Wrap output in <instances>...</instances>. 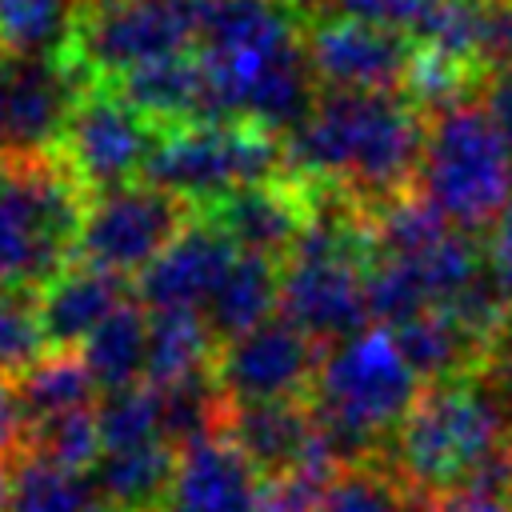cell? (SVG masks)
Segmentation results:
<instances>
[{
    "instance_id": "obj_1",
    "label": "cell",
    "mask_w": 512,
    "mask_h": 512,
    "mask_svg": "<svg viewBox=\"0 0 512 512\" xmlns=\"http://www.w3.org/2000/svg\"><path fill=\"white\" fill-rule=\"evenodd\" d=\"M428 112L404 92H320L284 140L288 172L352 196L372 216L416 192Z\"/></svg>"
},
{
    "instance_id": "obj_2",
    "label": "cell",
    "mask_w": 512,
    "mask_h": 512,
    "mask_svg": "<svg viewBox=\"0 0 512 512\" xmlns=\"http://www.w3.org/2000/svg\"><path fill=\"white\" fill-rule=\"evenodd\" d=\"M92 192L60 148H0V292L40 300L80 264Z\"/></svg>"
},
{
    "instance_id": "obj_3",
    "label": "cell",
    "mask_w": 512,
    "mask_h": 512,
    "mask_svg": "<svg viewBox=\"0 0 512 512\" xmlns=\"http://www.w3.org/2000/svg\"><path fill=\"white\" fill-rule=\"evenodd\" d=\"M512 444V372L484 364L472 376L424 384L388 444L392 472L428 496L468 484Z\"/></svg>"
},
{
    "instance_id": "obj_4",
    "label": "cell",
    "mask_w": 512,
    "mask_h": 512,
    "mask_svg": "<svg viewBox=\"0 0 512 512\" xmlns=\"http://www.w3.org/2000/svg\"><path fill=\"white\" fill-rule=\"evenodd\" d=\"M420 392L424 380L404 360L396 336L372 324L324 352L308 408L340 464H368L388 456Z\"/></svg>"
},
{
    "instance_id": "obj_5",
    "label": "cell",
    "mask_w": 512,
    "mask_h": 512,
    "mask_svg": "<svg viewBox=\"0 0 512 512\" xmlns=\"http://www.w3.org/2000/svg\"><path fill=\"white\" fill-rule=\"evenodd\" d=\"M416 192L456 228L488 232L512 200V148L480 100L428 116Z\"/></svg>"
},
{
    "instance_id": "obj_6",
    "label": "cell",
    "mask_w": 512,
    "mask_h": 512,
    "mask_svg": "<svg viewBox=\"0 0 512 512\" xmlns=\"http://www.w3.org/2000/svg\"><path fill=\"white\" fill-rule=\"evenodd\" d=\"M288 172L284 140L248 120H208L168 128L140 180L192 200L200 212L224 196Z\"/></svg>"
},
{
    "instance_id": "obj_7",
    "label": "cell",
    "mask_w": 512,
    "mask_h": 512,
    "mask_svg": "<svg viewBox=\"0 0 512 512\" xmlns=\"http://www.w3.org/2000/svg\"><path fill=\"white\" fill-rule=\"evenodd\" d=\"M204 0H96L84 4L72 60L112 84L144 64L196 52Z\"/></svg>"
},
{
    "instance_id": "obj_8",
    "label": "cell",
    "mask_w": 512,
    "mask_h": 512,
    "mask_svg": "<svg viewBox=\"0 0 512 512\" xmlns=\"http://www.w3.org/2000/svg\"><path fill=\"white\" fill-rule=\"evenodd\" d=\"M200 208L168 188L148 180H132L92 196L80 264L116 272L124 280H140L192 224Z\"/></svg>"
},
{
    "instance_id": "obj_9",
    "label": "cell",
    "mask_w": 512,
    "mask_h": 512,
    "mask_svg": "<svg viewBox=\"0 0 512 512\" xmlns=\"http://www.w3.org/2000/svg\"><path fill=\"white\" fill-rule=\"evenodd\" d=\"M164 132L168 128L136 112L112 84H88L72 104L56 148L96 196L140 180Z\"/></svg>"
},
{
    "instance_id": "obj_10",
    "label": "cell",
    "mask_w": 512,
    "mask_h": 512,
    "mask_svg": "<svg viewBox=\"0 0 512 512\" xmlns=\"http://www.w3.org/2000/svg\"><path fill=\"white\" fill-rule=\"evenodd\" d=\"M324 352V344H316L308 332L276 312L252 332L220 344L212 356V376L224 388L228 404L308 400Z\"/></svg>"
},
{
    "instance_id": "obj_11",
    "label": "cell",
    "mask_w": 512,
    "mask_h": 512,
    "mask_svg": "<svg viewBox=\"0 0 512 512\" xmlns=\"http://www.w3.org/2000/svg\"><path fill=\"white\" fill-rule=\"evenodd\" d=\"M308 64L320 92H392L404 88L416 40L400 28L356 20V16H316L304 28Z\"/></svg>"
},
{
    "instance_id": "obj_12",
    "label": "cell",
    "mask_w": 512,
    "mask_h": 512,
    "mask_svg": "<svg viewBox=\"0 0 512 512\" xmlns=\"http://www.w3.org/2000/svg\"><path fill=\"white\" fill-rule=\"evenodd\" d=\"M160 512H268V480L228 432L176 452Z\"/></svg>"
},
{
    "instance_id": "obj_13",
    "label": "cell",
    "mask_w": 512,
    "mask_h": 512,
    "mask_svg": "<svg viewBox=\"0 0 512 512\" xmlns=\"http://www.w3.org/2000/svg\"><path fill=\"white\" fill-rule=\"evenodd\" d=\"M200 216L212 220L240 252L284 264V256L296 248V240L312 220V200H308V184L296 172H284L276 180H260L224 196Z\"/></svg>"
},
{
    "instance_id": "obj_14",
    "label": "cell",
    "mask_w": 512,
    "mask_h": 512,
    "mask_svg": "<svg viewBox=\"0 0 512 512\" xmlns=\"http://www.w3.org/2000/svg\"><path fill=\"white\" fill-rule=\"evenodd\" d=\"M224 432L240 444V452L260 468L264 480H280L300 468H344L324 444L308 400L232 404Z\"/></svg>"
},
{
    "instance_id": "obj_15",
    "label": "cell",
    "mask_w": 512,
    "mask_h": 512,
    "mask_svg": "<svg viewBox=\"0 0 512 512\" xmlns=\"http://www.w3.org/2000/svg\"><path fill=\"white\" fill-rule=\"evenodd\" d=\"M240 248L212 224L196 220L140 280H136V300L148 312H204L228 268L236 264Z\"/></svg>"
},
{
    "instance_id": "obj_16",
    "label": "cell",
    "mask_w": 512,
    "mask_h": 512,
    "mask_svg": "<svg viewBox=\"0 0 512 512\" xmlns=\"http://www.w3.org/2000/svg\"><path fill=\"white\" fill-rule=\"evenodd\" d=\"M128 300H136L132 280H124L116 272H104V268H92V264H76L64 280H56L36 300L48 348L52 352H76Z\"/></svg>"
},
{
    "instance_id": "obj_17",
    "label": "cell",
    "mask_w": 512,
    "mask_h": 512,
    "mask_svg": "<svg viewBox=\"0 0 512 512\" xmlns=\"http://www.w3.org/2000/svg\"><path fill=\"white\" fill-rule=\"evenodd\" d=\"M388 332L396 336L404 360L412 364V372L424 384L472 376L488 360V348L448 308H424L420 316H412V320H404L400 328H388Z\"/></svg>"
},
{
    "instance_id": "obj_18",
    "label": "cell",
    "mask_w": 512,
    "mask_h": 512,
    "mask_svg": "<svg viewBox=\"0 0 512 512\" xmlns=\"http://www.w3.org/2000/svg\"><path fill=\"white\" fill-rule=\"evenodd\" d=\"M276 308H280V264L240 252L200 316L220 348V344L252 332L268 316H276Z\"/></svg>"
},
{
    "instance_id": "obj_19",
    "label": "cell",
    "mask_w": 512,
    "mask_h": 512,
    "mask_svg": "<svg viewBox=\"0 0 512 512\" xmlns=\"http://www.w3.org/2000/svg\"><path fill=\"white\" fill-rule=\"evenodd\" d=\"M172 472H176V448L168 440H152L140 448L104 452L88 480L100 500L124 512H160Z\"/></svg>"
},
{
    "instance_id": "obj_20",
    "label": "cell",
    "mask_w": 512,
    "mask_h": 512,
    "mask_svg": "<svg viewBox=\"0 0 512 512\" xmlns=\"http://www.w3.org/2000/svg\"><path fill=\"white\" fill-rule=\"evenodd\" d=\"M84 0H0L4 60H68Z\"/></svg>"
},
{
    "instance_id": "obj_21",
    "label": "cell",
    "mask_w": 512,
    "mask_h": 512,
    "mask_svg": "<svg viewBox=\"0 0 512 512\" xmlns=\"http://www.w3.org/2000/svg\"><path fill=\"white\" fill-rule=\"evenodd\" d=\"M100 392H116L144 380L148 368V308L128 300L76 348Z\"/></svg>"
},
{
    "instance_id": "obj_22",
    "label": "cell",
    "mask_w": 512,
    "mask_h": 512,
    "mask_svg": "<svg viewBox=\"0 0 512 512\" xmlns=\"http://www.w3.org/2000/svg\"><path fill=\"white\" fill-rule=\"evenodd\" d=\"M216 340L200 312H148V368L144 384L172 388L212 368Z\"/></svg>"
},
{
    "instance_id": "obj_23",
    "label": "cell",
    "mask_w": 512,
    "mask_h": 512,
    "mask_svg": "<svg viewBox=\"0 0 512 512\" xmlns=\"http://www.w3.org/2000/svg\"><path fill=\"white\" fill-rule=\"evenodd\" d=\"M16 392H20L32 424L64 416V412L96 408V400H100V388L80 352H48L32 372H24L16 380Z\"/></svg>"
},
{
    "instance_id": "obj_24",
    "label": "cell",
    "mask_w": 512,
    "mask_h": 512,
    "mask_svg": "<svg viewBox=\"0 0 512 512\" xmlns=\"http://www.w3.org/2000/svg\"><path fill=\"white\" fill-rule=\"evenodd\" d=\"M96 488L88 476L68 472L44 456H20L8 476L4 512H92Z\"/></svg>"
},
{
    "instance_id": "obj_25",
    "label": "cell",
    "mask_w": 512,
    "mask_h": 512,
    "mask_svg": "<svg viewBox=\"0 0 512 512\" xmlns=\"http://www.w3.org/2000/svg\"><path fill=\"white\" fill-rule=\"evenodd\" d=\"M408 496L412 488L392 472L388 460H368V464H344L316 512H408Z\"/></svg>"
},
{
    "instance_id": "obj_26",
    "label": "cell",
    "mask_w": 512,
    "mask_h": 512,
    "mask_svg": "<svg viewBox=\"0 0 512 512\" xmlns=\"http://www.w3.org/2000/svg\"><path fill=\"white\" fill-rule=\"evenodd\" d=\"M96 420H100L104 452L164 440L160 436V388L140 380V384H128V388L104 392L96 400Z\"/></svg>"
},
{
    "instance_id": "obj_27",
    "label": "cell",
    "mask_w": 512,
    "mask_h": 512,
    "mask_svg": "<svg viewBox=\"0 0 512 512\" xmlns=\"http://www.w3.org/2000/svg\"><path fill=\"white\" fill-rule=\"evenodd\" d=\"M28 456H44L68 472L92 476L96 460L104 456V440H100V420L96 408H80V412H64L52 420L32 424V448Z\"/></svg>"
},
{
    "instance_id": "obj_28",
    "label": "cell",
    "mask_w": 512,
    "mask_h": 512,
    "mask_svg": "<svg viewBox=\"0 0 512 512\" xmlns=\"http://www.w3.org/2000/svg\"><path fill=\"white\" fill-rule=\"evenodd\" d=\"M48 352L52 348L40 324V304L0 292V380H20Z\"/></svg>"
},
{
    "instance_id": "obj_29",
    "label": "cell",
    "mask_w": 512,
    "mask_h": 512,
    "mask_svg": "<svg viewBox=\"0 0 512 512\" xmlns=\"http://www.w3.org/2000/svg\"><path fill=\"white\" fill-rule=\"evenodd\" d=\"M32 448V420L16 392V380H0V460L16 464Z\"/></svg>"
},
{
    "instance_id": "obj_30",
    "label": "cell",
    "mask_w": 512,
    "mask_h": 512,
    "mask_svg": "<svg viewBox=\"0 0 512 512\" xmlns=\"http://www.w3.org/2000/svg\"><path fill=\"white\" fill-rule=\"evenodd\" d=\"M484 260L492 280L500 284V292L512 304V200L504 204V212L496 216V224L484 232Z\"/></svg>"
},
{
    "instance_id": "obj_31",
    "label": "cell",
    "mask_w": 512,
    "mask_h": 512,
    "mask_svg": "<svg viewBox=\"0 0 512 512\" xmlns=\"http://www.w3.org/2000/svg\"><path fill=\"white\" fill-rule=\"evenodd\" d=\"M476 100L484 104V112H488V116H492V124L500 128L504 144L512 148V64L492 68V72L484 76V84H480V96H476Z\"/></svg>"
},
{
    "instance_id": "obj_32",
    "label": "cell",
    "mask_w": 512,
    "mask_h": 512,
    "mask_svg": "<svg viewBox=\"0 0 512 512\" xmlns=\"http://www.w3.org/2000/svg\"><path fill=\"white\" fill-rule=\"evenodd\" d=\"M8 476H12V464L0 460V512H4V500H8Z\"/></svg>"
},
{
    "instance_id": "obj_33",
    "label": "cell",
    "mask_w": 512,
    "mask_h": 512,
    "mask_svg": "<svg viewBox=\"0 0 512 512\" xmlns=\"http://www.w3.org/2000/svg\"><path fill=\"white\" fill-rule=\"evenodd\" d=\"M316 4H320V0H300V8H304V12H312Z\"/></svg>"
},
{
    "instance_id": "obj_34",
    "label": "cell",
    "mask_w": 512,
    "mask_h": 512,
    "mask_svg": "<svg viewBox=\"0 0 512 512\" xmlns=\"http://www.w3.org/2000/svg\"><path fill=\"white\" fill-rule=\"evenodd\" d=\"M84 4H96V0H84Z\"/></svg>"
},
{
    "instance_id": "obj_35",
    "label": "cell",
    "mask_w": 512,
    "mask_h": 512,
    "mask_svg": "<svg viewBox=\"0 0 512 512\" xmlns=\"http://www.w3.org/2000/svg\"><path fill=\"white\" fill-rule=\"evenodd\" d=\"M484 4H492V0H484Z\"/></svg>"
},
{
    "instance_id": "obj_36",
    "label": "cell",
    "mask_w": 512,
    "mask_h": 512,
    "mask_svg": "<svg viewBox=\"0 0 512 512\" xmlns=\"http://www.w3.org/2000/svg\"><path fill=\"white\" fill-rule=\"evenodd\" d=\"M508 448H512V444H508Z\"/></svg>"
}]
</instances>
